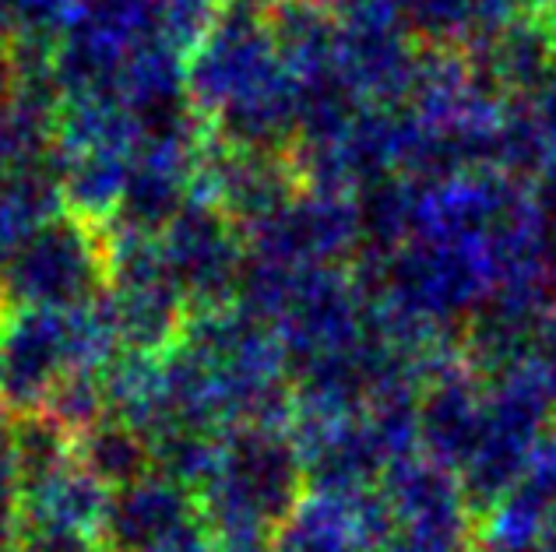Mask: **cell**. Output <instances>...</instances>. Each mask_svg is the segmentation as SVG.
I'll use <instances>...</instances> for the list:
<instances>
[{"instance_id":"cell-1","label":"cell","mask_w":556,"mask_h":552,"mask_svg":"<svg viewBox=\"0 0 556 552\" xmlns=\"http://www.w3.org/2000/svg\"><path fill=\"white\" fill-rule=\"evenodd\" d=\"M306 492L303 450L292 423H247L223 437L208 483L198 489V503L212 535H278Z\"/></svg>"},{"instance_id":"cell-2","label":"cell","mask_w":556,"mask_h":552,"mask_svg":"<svg viewBox=\"0 0 556 552\" xmlns=\"http://www.w3.org/2000/svg\"><path fill=\"white\" fill-rule=\"evenodd\" d=\"M116 356L99 303L89 310H8L0 317V409L36 415L56 387Z\"/></svg>"},{"instance_id":"cell-3","label":"cell","mask_w":556,"mask_h":552,"mask_svg":"<svg viewBox=\"0 0 556 552\" xmlns=\"http://www.w3.org/2000/svg\"><path fill=\"white\" fill-rule=\"evenodd\" d=\"M106 285V232L71 211L39 226L0 268L8 310H89Z\"/></svg>"},{"instance_id":"cell-4","label":"cell","mask_w":556,"mask_h":552,"mask_svg":"<svg viewBox=\"0 0 556 552\" xmlns=\"http://www.w3.org/2000/svg\"><path fill=\"white\" fill-rule=\"evenodd\" d=\"M173 285L190 313H215L237 307L251 246L237 222L208 201L194 197L159 236Z\"/></svg>"},{"instance_id":"cell-5","label":"cell","mask_w":556,"mask_h":552,"mask_svg":"<svg viewBox=\"0 0 556 552\" xmlns=\"http://www.w3.org/2000/svg\"><path fill=\"white\" fill-rule=\"evenodd\" d=\"M303 450L306 489L314 497L353 503L380 489L391 461L377 444L367 415L353 419H292Z\"/></svg>"},{"instance_id":"cell-6","label":"cell","mask_w":556,"mask_h":552,"mask_svg":"<svg viewBox=\"0 0 556 552\" xmlns=\"http://www.w3.org/2000/svg\"><path fill=\"white\" fill-rule=\"evenodd\" d=\"M486 426V381L462 356L433 362L419 390V454L451 472L476 450Z\"/></svg>"},{"instance_id":"cell-7","label":"cell","mask_w":556,"mask_h":552,"mask_svg":"<svg viewBox=\"0 0 556 552\" xmlns=\"http://www.w3.org/2000/svg\"><path fill=\"white\" fill-rule=\"evenodd\" d=\"M553 307L535 285H501L462 324V359L482 381L535 359Z\"/></svg>"},{"instance_id":"cell-8","label":"cell","mask_w":556,"mask_h":552,"mask_svg":"<svg viewBox=\"0 0 556 552\" xmlns=\"http://www.w3.org/2000/svg\"><path fill=\"white\" fill-rule=\"evenodd\" d=\"M78 458L110 492H121L155 472L149 440L113 415H106L102 423L81 433Z\"/></svg>"},{"instance_id":"cell-9","label":"cell","mask_w":556,"mask_h":552,"mask_svg":"<svg viewBox=\"0 0 556 552\" xmlns=\"http://www.w3.org/2000/svg\"><path fill=\"white\" fill-rule=\"evenodd\" d=\"M278 552H367L353 503L314 497L296 506L282 531H278Z\"/></svg>"},{"instance_id":"cell-10","label":"cell","mask_w":556,"mask_h":552,"mask_svg":"<svg viewBox=\"0 0 556 552\" xmlns=\"http://www.w3.org/2000/svg\"><path fill=\"white\" fill-rule=\"evenodd\" d=\"M226 8V0H155L159 36L190 56L223 18Z\"/></svg>"},{"instance_id":"cell-11","label":"cell","mask_w":556,"mask_h":552,"mask_svg":"<svg viewBox=\"0 0 556 552\" xmlns=\"http://www.w3.org/2000/svg\"><path fill=\"white\" fill-rule=\"evenodd\" d=\"M22 514V450L18 419L0 409V535L18 531Z\"/></svg>"},{"instance_id":"cell-12","label":"cell","mask_w":556,"mask_h":552,"mask_svg":"<svg viewBox=\"0 0 556 552\" xmlns=\"http://www.w3.org/2000/svg\"><path fill=\"white\" fill-rule=\"evenodd\" d=\"M518 486H525L539 503H546L549 511H556V426L532 450L529 472H525Z\"/></svg>"},{"instance_id":"cell-13","label":"cell","mask_w":556,"mask_h":552,"mask_svg":"<svg viewBox=\"0 0 556 552\" xmlns=\"http://www.w3.org/2000/svg\"><path fill=\"white\" fill-rule=\"evenodd\" d=\"M18 552H110V545L99 535L18 528Z\"/></svg>"},{"instance_id":"cell-14","label":"cell","mask_w":556,"mask_h":552,"mask_svg":"<svg viewBox=\"0 0 556 552\" xmlns=\"http://www.w3.org/2000/svg\"><path fill=\"white\" fill-rule=\"evenodd\" d=\"M215 552H278V535L271 531H226L212 535Z\"/></svg>"},{"instance_id":"cell-15","label":"cell","mask_w":556,"mask_h":552,"mask_svg":"<svg viewBox=\"0 0 556 552\" xmlns=\"http://www.w3.org/2000/svg\"><path fill=\"white\" fill-rule=\"evenodd\" d=\"M22 70H18V53L14 42H0V113L11 106V99L18 95Z\"/></svg>"},{"instance_id":"cell-16","label":"cell","mask_w":556,"mask_h":552,"mask_svg":"<svg viewBox=\"0 0 556 552\" xmlns=\"http://www.w3.org/2000/svg\"><path fill=\"white\" fill-rule=\"evenodd\" d=\"M535 367L543 370L546 376V384L553 390V401H556V310L553 317L546 321V331H543V338H539V348H535Z\"/></svg>"},{"instance_id":"cell-17","label":"cell","mask_w":556,"mask_h":552,"mask_svg":"<svg viewBox=\"0 0 556 552\" xmlns=\"http://www.w3.org/2000/svg\"><path fill=\"white\" fill-rule=\"evenodd\" d=\"M535 552H556V511H553V517H549V525L543 531V539H539Z\"/></svg>"},{"instance_id":"cell-18","label":"cell","mask_w":556,"mask_h":552,"mask_svg":"<svg viewBox=\"0 0 556 552\" xmlns=\"http://www.w3.org/2000/svg\"><path fill=\"white\" fill-rule=\"evenodd\" d=\"M240 4H251V8H261V11H265V8L275 4V0H240Z\"/></svg>"},{"instance_id":"cell-19","label":"cell","mask_w":556,"mask_h":552,"mask_svg":"<svg viewBox=\"0 0 556 552\" xmlns=\"http://www.w3.org/2000/svg\"><path fill=\"white\" fill-rule=\"evenodd\" d=\"M8 313V303H4V293H0V317Z\"/></svg>"}]
</instances>
